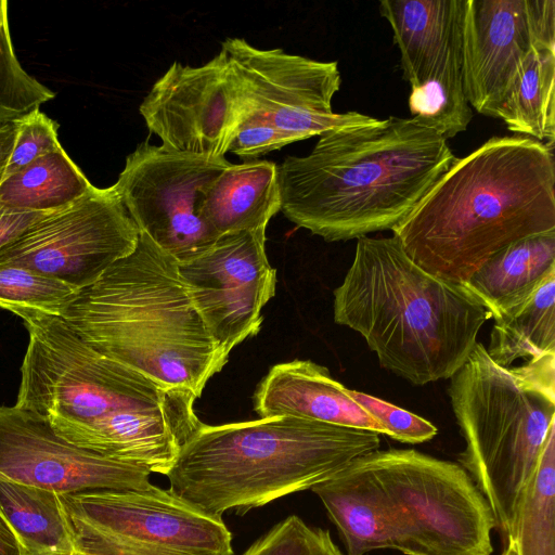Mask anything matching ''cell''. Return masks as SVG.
<instances>
[{
    "mask_svg": "<svg viewBox=\"0 0 555 555\" xmlns=\"http://www.w3.org/2000/svg\"><path fill=\"white\" fill-rule=\"evenodd\" d=\"M531 48L555 52V1L526 0Z\"/></svg>",
    "mask_w": 555,
    "mask_h": 555,
    "instance_id": "34",
    "label": "cell"
},
{
    "mask_svg": "<svg viewBox=\"0 0 555 555\" xmlns=\"http://www.w3.org/2000/svg\"><path fill=\"white\" fill-rule=\"evenodd\" d=\"M139 112L164 147L224 157L256 105L220 51L201 66L173 62L152 86Z\"/></svg>",
    "mask_w": 555,
    "mask_h": 555,
    "instance_id": "12",
    "label": "cell"
},
{
    "mask_svg": "<svg viewBox=\"0 0 555 555\" xmlns=\"http://www.w3.org/2000/svg\"><path fill=\"white\" fill-rule=\"evenodd\" d=\"M93 186L62 145L0 181V206L51 212L76 202Z\"/></svg>",
    "mask_w": 555,
    "mask_h": 555,
    "instance_id": "24",
    "label": "cell"
},
{
    "mask_svg": "<svg viewBox=\"0 0 555 555\" xmlns=\"http://www.w3.org/2000/svg\"><path fill=\"white\" fill-rule=\"evenodd\" d=\"M26 555H30V554H27V553H26Z\"/></svg>",
    "mask_w": 555,
    "mask_h": 555,
    "instance_id": "39",
    "label": "cell"
},
{
    "mask_svg": "<svg viewBox=\"0 0 555 555\" xmlns=\"http://www.w3.org/2000/svg\"><path fill=\"white\" fill-rule=\"evenodd\" d=\"M555 428L521 499L514 541L517 555H555Z\"/></svg>",
    "mask_w": 555,
    "mask_h": 555,
    "instance_id": "27",
    "label": "cell"
},
{
    "mask_svg": "<svg viewBox=\"0 0 555 555\" xmlns=\"http://www.w3.org/2000/svg\"><path fill=\"white\" fill-rule=\"evenodd\" d=\"M13 122L16 129L15 141L3 178L61 146L57 137L59 124L39 108Z\"/></svg>",
    "mask_w": 555,
    "mask_h": 555,
    "instance_id": "31",
    "label": "cell"
},
{
    "mask_svg": "<svg viewBox=\"0 0 555 555\" xmlns=\"http://www.w3.org/2000/svg\"><path fill=\"white\" fill-rule=\"evenodd\" d=\"M530 50L526 0H465L463 81L470 107L494 117Z\"/></svg>",
    "mask_w": 555,
    "mask_h": 555,
    "instance_id": "16",
    "label": "cell"
},
{
    "mask_svg": "<svg viewBox=\"0 0 555 555\" xmlns=\"http://www.w3.org/2000/svg\"><path fill=\"white\" fill-rule=\"evenodd\" d=\"M390 503L405 555H491V507L459 464L414 449L364 455Z\"/></svg>",
    "mask_w": 555,
    "mask_h": 555,
    "instance_id": "8",
    "label": "cell"
},
{
    "mask_svg": "<svg viewBox=\"0 0 555 555\" xmlns=\"http://www.w3.org/2000/svg\"><path fill=\"white\" fill-rule=\"evenodd\" d=\"M281 208L278 165L266 159L230 164L204 193L202 216L220 236L266 228Z\"/></svg>",
    "mask_w": 555,
    "mask_h": 555,
    "instance_id": "19",
    "label": "cell"
},
{
    "mask_svg": "<svg viewBox=\"0 0 555 555\" xmlns=\"http://www.w3.org/2000/svg\"><path fill=\"white\" fill-rule=\"evenodd\" d=\"M0 555H26L13 529L0 512Z\"/></svg>",
    "mask_w": 555,
    "mask_h": 555,
    "instance_id": "36",
    "label": "cell"
},
{
    "mask_svg": "<svg viewBox=\"0 0 555 555\" xmlns=\"http://www.w3.org/2000/svg\"><path fill=\"white\" fill-rule=\"evenodd\" d=\"M78 292L50 276L11 263H0V308L15 313L37 310L61 317Z\"/></svg>",
    "mask_w": 555,
    "mask_h": 555,
    "instance_id": "29",
    "label": "cell"
},
{
    "mask_svg": "<svg viewBox=\"0 0 555 555\" xmlns=\"http://www.w3.org/2000/svg\"><path fill=\"white\" fill-rule=\"evenodd\" d=\"M8 1L0 0V126L11 124L55 93L21 65L11 39Z\"/></svg>",
    "mask_w": 555,
    "mask_h": 555,
    "instance_id": "28",
    "label": "cell"
},
{
    "mask_svg": "<svg viewBox=\"0 0 555 555\" xmlns=\"http://www.w3.org/2000/svg\"><path fill=\"white\" fill-rule=\"evenodd\" d=\"M266 228L227 233L179 271L208 332L230 356L258 334L261 310L275 295L276 270L266 253Z\"/></svg>",
    "mask_w": 555,
    "mask_h": 555,
    "instance_id": "14",
    "label": "cell"
},
{
    "mask_svg": "<svg viewBox=\"0 0 555 555\" xmlns=\"http://www.w3.org/2000/svg\"><path fill=\"white\" fill-rule=\"evenodd\" d=\"M242 555H344L327 530L291 515L274 525Z\"/></svg>",
    "mask_w": 555,
    "mask_h": 555,
    "instance_id": "30",
    "label": "cell"
},
{
    "mask_svg": "<svg viewBox=\"0 0 555 555\" xmlns=\"http://www.w3.org/2000/svg\"><path fill=\"white\" fill-rule=\"evenodd\" d=\"M221 51L256 105V114L296 142L346 127L378 124L359 112L335 113L341 86L336 61H317L284 50L259 49L243 38H227Z\"/></svg>",
    "mask_w": 555,
    "mask_h": 555,
    "instance_id": "13",
    "label": "cell"
},
{
    "mask_svg": "<svg viewBox=\"0 0 555 555\" xmlns=\"http://www.w3.org/2000/svg\"><path fill=\"white\" fill-rule=\"evenodd\" d=\"M333 308L334 321L359 333L384 369L416 386L450 378L491 319L462 285L417 266L393 235L357 240Z\"/></svg>",
    "mask_w": 555,
    "mask_h": 555,
    "instance_id": "4",
    "label": "cell"
},
{
    "mask_svg": "<svg viewBox=\"0 0 555 555\" xmlns=\"http://www.w3.org/2000/svg\"><path fill=\"white\" fill-rule=\"evenodd\" d=\"M553 147L488 139L455 159L392 235L427 273L463 285L502 248L555 231Z\"/></svg>",
    "mask_w": 555,
    "mask_h": 555,
    "instance_id": "3",
    "label": "cell"
},
{
    "mask_svg": "<svg viewBox=\"0 0 555 555\" xmlns=\"http://www.w3.org/2000/svg\"><path fill=\"white\" fill-rule=\"evenodd\" d=\"M143 466L103 456L60 437L39 414L0 406V477L57 494L143 489Z\"/></svg>",
    "mask_w": 555,
    "mask_h": 555,
    "instance_id": "15",
    "label": "cell"
},
{
    "mask_svg": "<svg viewBox=\"0 0 555 555\" xmlns=\"http://www.w3.org/2000/svg\"><path fill=\"white\" fill-rule=\"evenodd\" d=\"M349 395L395 440L415 444L437 435L434 424L408 410L362 391L349 389Z\"/></svg>",
    "mask_w": 555,
    "mask_h": 555,
    "instance_id": "32",
    "label": "cell"
},
{
    "mask_svg": "<svg viewBox=\"0 0 555 555\" xmlns=\"http://www.w3.org/2000/svg\"><path fill=\"white\" fill-rule=\"evenodd\" d=\"M77 555H232V533L152 483L143 489L59 494Z\"/></svg>",
    "mask_w": 555,
    "mask_h": 555,
    "instance_id": "9",
    "label": "cell"
},
{
    "mask_svg": "<svg viewBox=\"0 0 555 555\" xmlns=\"http://www.w3.org/2000/svg\"><path fill=\"white\" fill-rule=\"evenodd\" d=\"M494 117L517 135L554 144L555 52L531 48Z\"/></svg>",
    "mask_w": 555,
    "mask_h": 555,
    "instance_id": "25",
    "label": "cell"
},
{
    "mask_svg": "<svg viewBox=\"0 0 555 555\" xmlns=\"http://www.w3.org/2000/svg\"><path fill=\"white\" fill-rule=\"evenodd\" d=\"M0 512L27 554L77 555L57 493L0 477Z\"/></svg>",
    "mask_w": 555,
    "mask_h": 555,
    "instance_id": "22",
    "label": "cell"
},
{
    "mask_svg": "<svg viewBox=\"0 0 555 555\" xmlns=\"http://www.w3.org/2000/svg\"><path fill=\"white\" fill-rule=\"evenodd\" d=\"M555 272V231L525 237L492 255L462 286L494 320L526 300Z\"/></svg>",
    "mask_w": 555,
    "mask_h": 555,
    "instance_id": "20",
    "label": "cell"
},
{
    "mask_svg": "<svg viewBox=\"0 0 555 555\" xmlns=\"http://www.w3.org/2000/svg\"><path fill=\"white\" fill-rule=\"evenodd\" d=\"M462 22L427 78L411 88L412 118L431 128L446 140L464 132L473 111L463 81Z\"/></svg>",
    "mask_w": 555,
    "mask_h": 555,
    "instance_id": "26",
    "label": "cell"
},
{
    "mask_svg": "<svg viewBox=\"0 0 555 555\" xmlns=\"http://www.w3.org/2000/svg\"><path fill=\"white\" fill-rule=\"evenodd\" d=\"M294 142L296 140L289 134L279 130L267 120L253 116L242 125L229 152L246 160L255 159Z\"/></svg>",
    "mask_w": 555,
    "mask_h": 555,
    "instance_id": "33",
    "label": "cell"
},
{
    "mask_svg": "<svg viewBox=\"0 0 555 555\" xmlns=\"http://www.w3.org/2000/svg\"><path fill=\"white\" fill-rule=\"evenodd\" d=\"M48 214L14 210L0 206V250L18 238Z\"/></svg>",
    "mask_w": 555,
    "mask_h": 555,
    "instance_id": "35",
    "label": "cell"
},
{
    "mask_svg": "<svg viewBox=\"0 0 555 555\" xmlns=\"http://www.w3.org/2000/svg\"><path fill=\"white\" fill-rule=\"evenodd\" d=\"M465 0H383L379 13L389 23L400 52L403 78L411 88L422 83L464 14Z\"/></svg>",
    "mask_w": 555,
    "mask_h": 555,
    "instance_id": "21",
    "label": "cell"
},
{
    "mask_svg": "<svg viewBox=\"0 0 555 555\" xmlns=\"http://www.w3.org/2000/svg\"><path fill=\"white\" fill-rule=\"evenodd\" d=\"M61 318L101 354L196 398L229 360L196 310L179 261L144 233Z\"/></svg>",
    "mask_w": 555,
    "mask_h": 555,
    "instance_id": "5",
    "label": "cell"
},
{
    "mask_svg": "<svg viewBox=\"0 0 555 555\" xmlns=\"http://www.w3.org/2000/svg\"><path fill=\"white\" fill-rule=\"evenodd\" d=\"M254 410L260 418L295 416L385 435L349 389L310 360L273 365L255 391Z\"/></svg>",
    "mask_w": 555,
    "mask_h": 555,
    "instance_id": "17",
    "label": "cell"
},
{
    "mask_svg": "<svg viewBox=\"0 0 555 555\" xmlns=\"http://www.w3.org/2000/svg\"><path fill=\"white\" fill-rule=\"evenodd\" d=\"M501 555H517L514 541H509L508 543H506V546Z\"/></svg>",
    "mask_w": 555,
    "mask_h": 555,
    "instance_id": "38",
    "label": "cell"
},
{
    "mask_svg": "<svg viewBox=\"0 0 555 555\" xmlns=\"http://www.w3.org/2000/svg\"><path fill=\"white\" fill-rule=\"evenodd\" d=\"M224 157L177 152L141 143L113 188L139 233L179 262L208 250L219 235L202 216L204 193L230 165Z\"/></svg>",
    "mask_w": 555,
    "mask_h": 555,
    "instance_id": "10",
    "label": "cell"
},
{
    "mask_svg": "<svg viewBox=\"0 0 555 555\" xmlns=\"http://www.w3.org/2000/svg\"><path fill=\"white\" fill-rule=\"evenodd\" d=\"M278 166L280 210L326 242L396 229L457 157L415 118L328 130Z\"/></svg>",
    "mask_w": 555,
    "mask_h": 555,
    "instance_id": "2",
    "label": "cell"
},
{
    "mask_svg": "<svg viewBox=\"0 0 555 555\" xmlns=\"http://www.w3.org/2000/svg\"><path fill=\"white\" fill-rule=\"evenodd\" d=\"M486 350L504 367L555 354V272L526 300L494 319Z\"/></svg>",
    "mask_w": 555,
    "mask_h": 555,
    "instance_id": "23",
    "label": "cell"
},
{
    "mask_svg": "<svg viewBox=\"0 0 555 555\" xmlns=\"http://www.w3.org/2000/svg\"><path fill=\"white\" fill-rule=\"evenodd\" d=\"M379 434L295 416L206 425L180 448L169 490L216 516L308 490L379 449Z\"/></svg>",
    "mask_w": 555,
    "mask_h": 555,
    "instance_id": "6",
    "label": "cell"
},
{
    "mask_svg": "<svg viewBox=\"0 0 555 555\" xmlns=\"http://www.w3.org/2000/svg\"><path fill=\"white\" fill-rule=\"evenodd\" d=\"M16 129L14 122L0 126V181L13 150Z\"/></svg>",
    "mask_w": 555,
    "mask_h": 555,
    "instance_id": "37",
    "label": "cell"
},
{
    "mask_svg": "<svg viewBox=\"0 0 555 555\" xmlns=\"http://www.w3.org/2000/svg\"><path fill=\"white\" fill-rule=\"evenodd\" d=\"M15 314L29 334L15 405L75 446L166 476L202 425L196 396L101 354L61 317Z\"/></svg>",
    "mask_w": 555,
    "mask_h": 555,
    "instance_id": "1",
    "label": "cell"
},
{
    "mask_svg": "<svg viewBox=\"0 0 555 555\" xmlns=\"http://www.w3.org/2000/svg\"><path fill=\"white\" fill-rule=\"evenodd\" d=\"M139 230L113 185L49 212L0 250V263L39 272L77 292L137 246Z\"/></svg>",
    "mask_w": 555,
    "mask_h": 555,
    "instance_id": "11",
    "label": "cell"
},
{
    "mask_svg": "<svg viewBox=\"0 0 555 555\" xmlns=\"http://www.w3.org/2000/svg\"><path fill=\"white\" fill-rule=\"evenodd\" d=\"M450 380V402L465 441L459 464L508 543L524 492L555 428V354L504 367L477 343Z\"/></svg>",
    "mask_w": 555,
    "mask_h": 555,
    "instance_id": "7",
    "label": "cell"
},
{
    "mask_svg": "<svg viewBox=\"0 0 555 555\" xmlns=\"http://www.w3.org/2000/svg\"><path fill=\"white\" fill-rule=\"evenodd\" d=\"M311 491L336 526L347 555L397 550L398 527L392 507L364 455Z\"/></svg>",
    "mask_w": 555,
    "mask_h": 555,
    "instance_id": "18",
    "label": "cell"
}]
</instances>
